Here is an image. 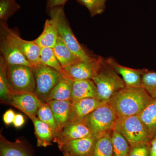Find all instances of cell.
<instances>
[{"mask_svg":"<svg viewBox=\"0 0 156 156\" xmlns=\"http://www.w3.org/2000/svg\"><path fill=\"white\" fill-rule=\"evenodd\" d=\"M154 99L142 87H126L116 92L108 103L119 118L139 115Z\"/></svg>","mask_w":156,"mask_h":156,"instance_id":"cell-1","label":"cell"},{"mask_svg":"<svg viewBox=\"0 0 156 156\" xmlns=\"http://www.w3.org/2000/svg\"><path fill=\"white\" fill-rule=\"evenodd\" d=\"M98 91L97 99L108 103L116 92L126 87L125 83L106 58H103L99 70L93 78Z\"/></svg>","mask_w":156,"mask_h":156,"instance_id":"cell-2","label":"cell"},{"mask_svg":"<svg viewBox=\"0 0 156 156\" xmlns=\"http://www.w3.org/2000/svg\"><path fill=\"white\" fill-rule=\"evenodd\" d=\"M118 118L112 107L105 103L96 108L83 120L92 136L98 138L112 132Z\"/></svg>","mask_w":156,"mask_h":156,"instance_id":"cell-3","label":"cell"},{"mask_svg":"<svg viewBox=\"0 0 156 156\" xmlns=\"http://www.w3.org/2000/svg\"><path fill=\"white\" fill-rule=\"evenodd\" d=\"M114 130L127 140L130 146L151 140L139 115L118 118Z\"/></svg>","mask_w":156,"mask_h":156,"instance_id":"cell-4","label":"cell"},{"mask_svg":"<svg viewBox=\"0 0 156 156\" xmlns=\"http://www.w3.org/2000/svg\"><path fill=\"white\" fill-rule=\"evenodd\" d=\"M7 72L11 93L34 92L36 83L32 67L8 64Z\"/></svg>","mask_w":156,"mask_h":156,"instance_id":"cell-5","label":"cell"},{"mask_svg":"<svg viewBox=\"0 0 156 156\" xmlns=\"http://www.w3.org/2000/svg\"><path fill=\"white\" fill-rule=\"evenodd\" d=\"M35 80L34 93L42 102H47L50 93L62 77V74L42 64L32 67Z\"/></svg>","mask_w":156,"mask_h":156,"instance_id":"cell-6","label":"cell"},{"mask_svg":"<svg viewBox=\"0 0 156 156\" xmlns=\"http://www.w3.org/2000/svg\"><path fill=\"white\" fill-rule=\"evenodd\" d=\"M1 33L18 48L33 67L41 63V48L34 41H28L21 38L18 34L9 28L7 22L1 21Z\"/></svg>","mask_w":156,"mask_h":156,"instance_id":"cell-7","label":"cell"},{"mask_svg":"<svg viewBox=\"0 0 156 156\" xmlns=\"http://www.w3.org/2000/svg\"><path fill=\"white\" fill-rule=\"evenodd\" d=\"M58 36L70 50L82 59L92 58L94 55L87 51L78 41L73 33L64 10L62 6L59 12L58 23Z\"/></svg>","mask_w":156,"mask_h":156,"instance_id":"cell-8","label":"cell"},{"mask_svg":"<svg viewBox=\"0 0 156 156\" xmlns=\"http://www.w3.org/2000/svg\"><path fill=\"white\" fill-rule=\"evenodd\" d=\"M103 58L94 55L88 59H80L63 68V76L73 80H92L99 70Z\"/></svg>","mask_w":156,"mask_h":156,"instance_id":"cell-9","label":"cell"},{"mask_svg":"<svg viewBox=\"0 0 156 156\" xmlns=\"http://www.w3.org/2000/svg\"><path fill=\"white\" fill-rule=\"evenodd\" d=\"M61 7L48 9L50 19L46 20L43 32L34 40L41 48H53L56 44L58 36V18Z\"/></svg>","mask_w":156,"mask_h":156,"instance_id":"cell-10","label":"cell"},{"mask_svg":"<svg viewBox=\"0 0 156 156\" xmlns=\"http://www.w3.org/2000/svg\"><path fill=\"white\" fill-rule=\"evenodd\" d=\"M90 136H92V133L84 120L70 121L55 137L53 142L57 143L60 149L69 141Z\"/></svg>","mask_w":156,"mask_h":156,"instance_id":"cell-11","label":"cell"},{"mask_svg":"<svg viewBox=\"0 0 156 156\" xmlns=\"http://www.w3.org/2000/svg\"><path fill=\"white\" fill-rule=\"evenodd\" d=\"M42 101L34 92L11 93L6 104L18 109L29 117L37 116Z\"/></svg>","mask_w":156,"mask_h":156,"instance_id":"cell-12","label":"cell"},{"mask_svg":"<svg viewBox=\"0 0 156 156\" xmlns=\"http://www.w3.org/2000/svg\"><path fill=\"white\" fill-rule=\"evenodd\" d=\"M97 138L88 136L69 141L59 149L63 156H89Z\"/></svg>","mask_w":156,"mask_h":156,"instance_id":"cell-13","label":"cell"},{"mask_svg":"<svg viewBox=\"0 0 156 156\" xmlns=\"http://www.w3.org/2000/svg\"><path fill=\"white\" fill-rule=\"evenodd\" d=\"M1 56L9 65H21L33 67L18 48L4 34L1 33Z\"/></svg>","mask_w":156,"mask_h":156,"instance_id":"cell-14","label":"cell"},{"mask_svg":"<svg viewBox=\"0 0 156 156\" xmlns=\"http://www.w3.org/2000/svg\"><path fill=\"white\" fill-rule=\"evenodd\" d=\"M106 59L117 73L121 76L126 87H142V76L146 69H136L125 67L111 57Z\"/></svg>","mask_w":156,"mask_h":156,"instance_id":"cell-15","label":"cell"},{"mask_svg":"<svg viewBox=\"0 0 156 156\" xmlns=\"http://www.w3.org/2000/svg\"><path fill=\"white\" fill-rule=\"evenodd\" d=\"M103 104L97 98H92L73 101L70 121L83 120L88 115Z\"/></svg>","mask_w":156,"mask_h":156,"instance_id":"cell-16","label":"cell"},{"mask_svg":"<svg viewBox=\"0 0 156 156\" xmlns=\"http://www.w3.org/2000/svg\"><path fill=\"white\" fill-rule=\"evenodd\" d=\"M47 103L49 105L52 110L60 132L63 127L69 122L71 101L51 100L48 101Z\"/></svg>","mask_w":156,"mask_h":156,"instance_id":"cell-17","label":"cell"},{"mask_svg":"<svg viewBox=\"0 0 156 156\" xmlns=\"http://www.w3.org/2000/svg\"><path fill=\"white\" fill-rule=\"evenodd\" d=\"M97 88L92 80H73L72 102L89 98H97Z\"/></svg>","mask_w":156,"mask_h":156,"instance_id":"cell-18","label":"cell"},{"mask_svg":"<svg viewBox=\"0 0 156 156\" xmlns=\"http://www.w3.org/2000/svg\"><path fill=\"white\" fill-rule=\"evenodd\" d=\"M30 119L32 121L34 127L37 146L39 147H46L52 145L55 138L53 130L37 116L31 117Z\"/></svg>","mask_w":156,"mask_h":156,"instance_id":"cell-19","label":"cell"},{"mask_svg":"<svg viewBox=\"0 0 156 156\" xmlns=\"http://www.w3.org/2000/svg\"><path fill=\"white\" fill-rule=\"evenodd\" d=\"M73 80L63 76L50 93L48 100L71 101Z\"/></svg>","mask_w":156,"mask_h":156,"instance_id":"cell-20","label":"cell"},{"mask_svg":"<svg viewBox=\"0 0 156 156\" xmlns=\"http://www.w3.org/2000/svg\"><path fill=\"white\" fill-rule=\"evenodd\" d=\"M0 156H32L30 151L20 141L11 142L1 135Z\"/></svg>","mask_w":156,"mask_h":156,"instance_id":"cell-21","label":"cell"},{"mask_svg":"<svg viewBox=\"0 0 156 156\" xmlns=\"http://www.w3.org/2000/svg\"><path fill=\"white\" fill-rule=\"evenodd\" d=\"M53 48L56 58L63 69L80 59L69 50L59 36Z\"/></svg>","mask_w":156,"mask_h":156,"instance_id":"cell-22","label":"cell"},{"mask_svg":"<svg viewBox=\"0 0 156 156\" xmlns=\"http://www.w3.org/2000/svg\"><path fill=\"white\" fill-rule=\"evenodd\" d=\"M139 116L152 140L156 136V98L144 109Z\"/></svg>","mask_w":156,"mask_h":156,"instance_id":"cell-23","label":"cell"},{"mask_svg":"<svg viewBox=\"0 0 156 156\" xmlns=\"http://www.w3.org/2000/svg\"><path fill=\"white\" fill-rule=\"evenodd\" d=\"M111 134H105L97 138L89 156H113Z\"/></svg>","mask_w":156,"mask_h":156,"instance_id":"cell-24","label":"cell"},{"mask_svg":"<svg viewBox=\"0 0 156 156\" xmlns=\"http://www.w3.org/2000/svg\"><path fill=\"white\" fill-rule=\"evenodd\" d=\"M37 116L39 119L46 123L53 130L55 137L59 134V128L52 110L48 103L42 101L37 112Z\"/></svg>","mask_w":156,"mask_h":156,"instance_id":"cell-25","label":"cell"},{"mask_svg":"<svg viewBox=\"0 0 156 156\" xmlns=\"http://www.w3.org/2000/svg\"><path fill=\"white\" fill-rule=\"evenodd\" d=\"M8 64L2 56H0V97L3 103H6L11 96L7 76Z\"/></svg>","mask_w":156,"mask_h":156,"instance_id":"cell-26","label":"cell"},{"mask_svg":"<svg viewBox=\"0 0 156 156\" xmlns=\"http://www.w3.org/2000/svg\"><path fill=\"white\" fill-rule=\"evenodd\" d=\"M111 135L113 156H128L130 145L127 140L115 130L112 132Z\"/></svg>","mask_w":156,"mask_h":156,"instance_id":"cell-27","label":"cell"},{"mask_svg":"<svg viewBox=\"0 0 156 156\" xmlns=\"http://www.w3.org/2000/svg\"><path fill=\"white\" fill-rule=\"evenodd\" d=\"M40 61L42 64L54 69L64 75V71L56 58L53 48H41Z\"/></svg>","mask_w":156,"mask_h":156,"instance_id":"cell-28","label":"cell"},{"mask_svg":"<svg viewBox=\"0 0 156 156\" xmlns=\"http://www.w3.org/2000/svg\"><path fill=\"white\" fill-rule=\"evenodd\" d=\"M16 0H0V20L7 22L8 19L20 9Z\"/></svg>","mask_w":156,"mask_h":156,"instance_id":"cell-29","label":"cell"},{"mask_svg":"<svg viewBox=\"0 0 156 156\" xmlns=\"http://www.w3.org/2000/svg\"><path fill=\"white\" fill-rule=\"evenodd\" d=\"M89 11L91 17L102 14L106 8L107 0H76Z\"/></svg>","mask_w":156,"mask_h":156,"instance_id":"cell-30","label":"cell"},{"mask_svg":"<svg viewBox=\"0 0 156 156\" xmlns=\"http://www.w3.org/2000/svg\"><path fill=\"white\" fill-rule=\"evenodd\" d=\"M143 88L153 98H156V72L146 69L142 76Z\"/></svg>","mask_w":156,"mask_h":156,"instance_id":"cell-31","label":"cell"},{"mask_svg":"<svg viewBox=\"0 0 156 156\" xmlns=\"http://www.w3.org/2000/svg\"><path fill=\"white\" fill-rule=\"evenodd\" d=\"M128 156H150V143L131 146Z\"/></svg>","mask_w":156,"mask_h":156,"instance_id":"cell-32","label":"cell"},{"mask_svg":"<svg viewBox=\"0 0 156 156\" xmlns=\"http://www.w3.org/2000/svg\"><path fill=\"white\" fill-rule=\"evenodd\" d=\"M15 112L11 109L8 110L5 113L3 116V121L7 126L13 123L15 116Z\"/></svg>","mask_w":156,"mask_h":156,"instance_id":"cell-33","label":"cell"},{"mask_svg":"<svg viewBox=\"0 0 156 156\" xmlns=\"http://www.w3.org/2000/svg\"><path fill=\"white\" fill-rule=\"evenodd\" d=\"M68 1L69 0H47V9L58 6H64Z\"/></svg>","mask_w":156,"mask_h":156,"instance_id":"cell-34","label":"cell"},{"mask_svg":"<svg viewBox=\"0 0 156 156\" xmlns=\"http://www.w3.org/2000/svg\"><path fill=\"white\" fill-rule=\"evenodd\" d=\"M25 121L24 117L22 115L17 114L15 115L13 124L14 127L19 128L23 126Z\"/></svg>","mask_w":156,"mask_h":156,"instance_id":"cell-35","label":"cell"},{"mask_svg":"<svg viewBox=\"0 0 156 156\" xmlns=\"http://www.w3.org/2000/svg\"><path fill=\"white\" fill-rule=\"evenodd\" d=\"M150 156H156V136L150 142Z\"/></svg>","mask_w":156,"mask_h":156,"instance_id":"cell-36","label":"cell"}]
</instances>
